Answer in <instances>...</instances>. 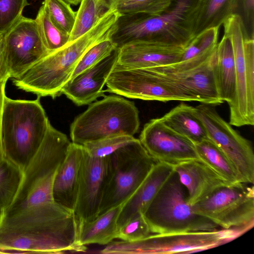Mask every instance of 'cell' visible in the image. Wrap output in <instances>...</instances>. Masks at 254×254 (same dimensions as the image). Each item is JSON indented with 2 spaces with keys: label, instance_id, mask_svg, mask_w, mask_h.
Segmentation results:
<instances>
[{
  "label": "cell",
  "instance_id": "6da1fadb",
  "mask_svg": "<svg viewBox=\"0 0 254 254\" xmlns=\"http://www.w3.org/2000/svg\"><path fill=\"white\" fill-rule=\"evenodd\" d=\"M74 212L55 201L8 214L0 221V253L64 254L85 252L78 242Z\"/></svg>",
  "mask_w": 254,
  "mask_h": 254
},
{
  "label": "cell",
  "instance_id": "7a4b0ae2",
  "mask_svg": "<svg viewBox=\"0 0 254 254\" xmlns=\"http://www.w3.org/2000/svg\"><path fill=\"white\" fill-rule=\"evenodd\" d=\"M120 14L111 8L87 32L40 59L19 76L12 78L18 88L37 97L60 96L64 86L83 54L95 44L110 39Z\"/></svg>",
  "mask_w": 254,
  "mask_h": 254
},
{
  "label": "cell",
  "instance_id": "3957f363",
  "mask_svg": "<svg viewBox=\"0 0 254 254\" xmlns=\"http://www.w3.org/2000/svg\"><path fill=\"white\" fill-rule=\"evenodd\" d=\"M200 0H172L160 14L120 15L110 40L117 48L137 41H148L185 48L194 37Z\"/></svg>",
  "mask_w": 254,
  "mask_h": 254
},
{
  "label": "cell",
  "instance_id": "277c9868",
  "mask_svg": "<svg viewBox=\"0 0 254 254\" xmlns=\"http://www.w3.org/2000/svg\"><path fill=\"white\" fill-rule=\"evenodd\" d=\"M50 122L40 102L4 97L1 115V137L5 158L22 171L35 154Z\"/></svg>",
  "mask_w": 254,
  "mask_h": 254
},
{
  "label": "cell",
  "instance_id": "5b68a950",
  "mask_svg": "<svg viewBox=\"0 0 254 254\" xmlns=\"http://www.w3.org/2000/svg\"><path fill=\"white\" fill-rule=\"evenodd\" d=\"M71 142L66 134L50 123L42 143L22 171L17 192L9 205L3 209L4 214L55 201L54 178Z\"/></svg>",
  "mask_w": 254,
  "mask_h": 254
},
{
  "label": "cell",
  "instance_id": "8992f818",
  "mask_svg": "<svg viewBox=\"0 0 254 254\" xmlns=\"http://www.w3.org/2000/svg\"><path fill=\"white\" fill-rule=\"evenodd\" d=\"M140 125L134 103L117 95H106L89 104L70 127L71 142L83 145L119 135L134 136Z\"/></svg>",
  "mask_w": 254,
  "mask_h": 254
},
{
  "label": "cell",
  "instance_id": "52a82bcc",
  "mask_svg": "<svg viewBox=\"0 0 254 254\" xmlns=\"http://www.w3.org/2000/svg\"><path fill=\"white\" fill-rule=\"evenodd\" d=\"M187 191L175 173L163 186L143 213L153 234L214 231L221 229L194 213Z\"/></svg>",
  "mask_w": 254,
  "mask_h": 254
},
{
  "label": "cell",
  "instance_id": "ba28073f",
  "mask_svg": "<svg viewBox=\"0 0 254 254\" xmlns=\"http://www.w3.org/2000/svg\"><path fill=\"white\" fill-rule=\"evenodd\" d=\"M108 157V171L99 215L126 202L156 163L137 138Z\"/></svg>",
  "mask_w": 254,
  "mask_h": 254
},
{
  "label": "cell",
  "instance_id": "9c48e42d",
  "mask_svg": "<svg viewBox=\"0 0 254 254\" xmlns=\"http://www.w3.org/2000/svg\"><path fill=\"white\" fill-rule=\"evenodd\" d=\"M243 232L219 229L214 231L150 234L133 241H112L99 252L102 254H165L191 253L228 243Z\"/></svg>",
  "mask_w": 254,
  "mask_h": 254
},
{
  "label": "cell",
  "instance_id": "30bf717a",
  "mask_svg": "<svg viewBox=\"0 0 254 254\" xmlns=\"http://www.w3.org/2000/svg\"><path fill=\"white\" fill-rule=\"evenodd\" d=\"M230 39L235 61L236 94L229 107V123L240 127L254 124V39L249 37L240 17L230 15L223 23Z\"/></svg>",
  "mask_w": 254,
  "mask_h": 254
},
{
  "label": "cell",
  "instance_id": "8fae6325",
  "mask_svg": "<svg viewBox=\"0 0 254 254\" xmlns=\"http://www.w3.org/2000/svg\"><path fill=\"white\" fill-rule=\"evenodd\" d=\"M238 183L222 187L191 206L193 211L221 229L245 233L254 225L253 185Z\"/></svg>",
  "mask_w": 254,
  "mask_h": 254
},
{
  "label": "cell",
  "instance_id": "7c38bea8",
  "mask_svg": "<svg viewBox=\"0 0 254 254\" xmlns=\"http://www.w3.org/2000/svg\"><path fill=\"white\" fill-rule=\"evenodd\" d=\"M106 85L105 92L128 98L200 102L176 82L148 68H125L116 64Z\"/></svg>",
  "mask_w": 254,
  "mask_h": 254
},
{
  "label": "cell",
  "instance_id": "4fadbf2b",
  "mask_svg": "<svg viewBox=\"0 0 254 254\" xmlns=\"http://www.w3.org/2000/svg\"><path fill=\"white\" fill-rule=\"evenodd\" d=\"M208 138L226 155L243 183L254 184V153L251 141L235 130L218 113L215 106L201 103L195 107Z\"/></svg>",
  "mask_w": 254,
  "mask_h": 254
},
{
  "label": "cell",
  "instance_id": "5bb4252c",
  "mask_svg": "<svg viewBox=\"0 0 254 254\" xmlns=\"http://www.w3.org/2000/svg\"><path fill=\"white\" fill-rule=\"evenodd\" d=\"M4 54L10 78H15L49 53L35 19L21 16L4 34Z\"/></svg>",
  "mask_w": 254,
  "mask_h": 254
},
{
  "label": "cell",
  "instance_id": "9a60e30c",
  "mask_svg": "<svg viewBox=\"0 0 254 254\" xmlns=\"http://www.w3.org/2000/svg\"><path fill=\"white\" fill-rule=\"evenodd\" d=\"M156 162L173 166L199 160L193 142L166 126L160 118L145 124L138 139Z\"/></svg>",
  "mask_w": 254,
  "mask_h": 254
},
{
  "label": "cell",
  "instance_id": "2e32d148",
  "mask_svg": "<svg viewBox=\"0 0 254 254\" xmlns=\"http://www.w3.org/2000/svg\"><path fill=\"white\" fill-rule=\"evenodd\" d=\"M108 167V156L93 157L84 150L74 210L78 222L90 221L99 215Z\"/></svg>",
  "mask_w": 254,
  "mask_h": 254
},
{
  "label": "cell",
  "instance_id": "e0dca14e",
  "mask_svg": "<svg viewBox=\"0 0 254 254\" xmlns=\"http://www.w3.org/2000/svg\"><path fill=\"white\" fill-rule=\"evenodd\" d=\"M118 53L117 48L96 64L71 78L63 87L62 94L78 106L89 105L98 98L105 97L103 89L117 63Z\"/></svg>",
  "mask_w": 254,
  "mask_h": 254
},
{
  "label": "cell",
  "instance_id": "ac0fdd59",
  "mask_svg": "<svg viewBox=\"0 0 254 254\" xmlns=\"http://www.w3.org/2000/svg\"><path fill=\"white\" fill-rule=\"evenodd\" d=\"M183 47L148 41H137L118 48L116 65L125 68H146L178 62Z\"/></svg>",
  "mask_w": 254,
  "mask_h": 254
},
{
  "label": "cell",
  "instance_id": "d6986e66",
  "mask_svg": "<svg viewBox=\"0 0 254 254\" xmlns=\"http://www.w3.org/2000/svg\"><path fill=\"white\" fill-rule=\"evenodd\" d=\"M215 53L216 50L203 64L186 71H167L147 68L176 82L197 97L200 103L215 106L223 103L219 96L214 74Z\"/></svg>",
  "mask_w": 254,
  "mask_h": 254
},
{
  "label": "cell",
  "instance_id": "ffe728a7",
  "mask_svg": "<svg viewBox=\"0 0 254 254\" xmlns=\"http://www.w3.org/2000/svg\"><path fill=\"white\" fill-rule=\"evenodd\" d=\"M174 170L187 191V201L192 206L205 199L218 189L231 183L199 160L177 164Z\"/></svg>",
  "mask_w": 254,
  "mask_h": 254
},
{
  "label": "cell",
  "instance_id": "44dd1931",
  "mask_svg": "<svg viewBox=\"0 0 254 254\" xmlns=\"http://www.w3.org/2000/svg\"><path fill=\"white\" fill-rule=\"evenodd\" d=\"M84 152L82 145L71 142L67 154L56 173L53 185L54 201L73 211Z\"/></svg>",
  "mask_w": 254,
  "mask_h": 254
},
{
  "label": "cell",
  "instance_id": "7402d4cb",
  "mask_svg": "<svg viewBox=\"0 0 254 254\" xmlns=\"http://www.w3.org/2000/svg\"><path fill=\"white\" fill-rule=\"evenodd\" d=\"M175 173L173 165L156 162L144 180L124 203L118 219V228L138 213H143L157 193Z\"/></svg>",
  "mask_w": 254,
  "mask_h": 254
},
{
  "label": "cell",
  "instance_id": "603a6c76",
  "mask_svg": "<svg viewBox=\"0 0 254 254\" xmlns=\"http://www.w3.org/2000/svg\"><path fill=\"white\" fill-rule=\"evenodd\" d=\"M219 28L205 30L195 36L184 48L178 62L176 64L153 67L167 71H183L196 67L208 60L215 52L218 44Z\"/></svg>",
  "mask_w": 254,
  "mask_h": 254
},
{
  "label": "cell",
  "instance_id": "cb8c5ba5",
  "mask_svg": "<svg viewBox=\"0 0 254 254\" xmlns=\"http://www.w3.org/2000/svg\"><path fill=\"white\" fill-rule=\"evenodd\" d=\"M214 70L219 96L230 107L236 94L235 61L231 41L224 34L217 46Z\"/></svg>",
  "mask_w": 254,
  "mask_h": 254
},
{
  "label": "cell",
  "instance_id": "d4e9b609",
  "mask_svg": "<svg viewBox=\"0 0 254 254\" xmlns=\"http://www.w3.org/2000/svg\"><path fill=\"white\" fill-rule=\"evenodd\" d=\"M125 203L98 215L90 221L78 222L79 244L85 246L89 244L107 245L116 239L118 219Z\"/></svg>",
  "mask_w": 254,
  "mask_h": 254
},
{
  "label": "cell",
  "instance_id": "484cf974",
  "mask_svg": "<svg viewBox=\"0 0 254 254\" xmlns=\"http://www.w3.org/2000/svg\"><path fill=\"white\" fill-rule=\"evenodd\" d=\"M163 123L194 144L208 138L205 127L198 117L195 107L181 103L162 117Z\"/></svg>",
  "mask_w": 254,
  "mask_h": 254
},
{
  "label": "cell",
  "instance_id": "4316f807",
  "mask_svg": "<svg viewBox=\"0 0 254 254\" xmlns=\"http://www.w3.org/2000/svg\"><path fill=\"white\" fill-rule=\"evenodd\" d=\"M194 145L200 161L223 179L231 184L243 183L234 166L211 140L208 138Z\"/></svg>",
  "mask_w": 254,
  "mask_h": 254
},
{
  "label": "cell",
  "instance_id": "83f0119b",
  "mask_svg": "<svg viewBox=\"0 0 254 254\" xmlns=\"http://www.w3.org/2000/svg\"><path fill=\"white\" fill-rule=\"evenodd\" d=\"M237 0H200L195 21L194 36L209 28H219L230 15L235 13Z\"/></svg>",
  "mask_w": 254,
  "mask_h": 254
},
{
  "label": "cell",
  "instance_id": "f1b7e54d",
  "mask_svg": "<svg viewBox=\"0 0 254 254\" xmlns=\"http://www.w3.org/2000/svg\"><path fill=\"white\" fill-rule=\"evenodd\" d=\"M113 0H82L69 42L90 30L111 9Z\"/></svg>",
  "mask_w": 254,
  "mask_h": 254
},
{
  "label": "cell",
  "instance_id": "f546056e",
  "mask_svg": "<svg viewBox=\"0 0 254 254\" xmlns=\"http://www.w3.org/2000/svg\"><path fill=\"white\" fill-rule=\"evenodd\" d=\"M35 20L42 43L49 53L62 48L69 42L70 35L53 23L43 5Z\"/></svg>",
  "mask_w": 254,
  "mask_h": 254
},
{
  "label": "cell",
  "instance_id": "4dcf8cb0",
  "mask_svg": "<svg viewBox=\"0 0 254 254\" xmlns=\"http://www.w3.org/2000/svg\"><path fill=\"white\" fill-rule=\"evenodd\" d=\"M22 170L6 158L0 162V206L7 207L18 190Z\"/></svg>",
  "mask_w": 254,
  "mask_h": 254
},
{
  "label": "cell",
  "instance_id": "1f68e13d",
  "mask_svg": "<svg viewBox=\"0 0 254 254\" xmlns=\"http://www.w3.org/2000/svg\"><path fill=\"white\" fill-rule=\"evenodd\" d=\"M172 0H113L111 8L120 15L144 13L152 15L160 14L167 9Z\"/></svg>",
  "mask_w": 254,
  "mask_h": 254
},
{
  "label": "cell",
  "instance_id": "d6a6232c",
  "mask_svg": "<svg viewBox=\"0 0 254 254\" xmlns=\"http://www.w3.org/2000/svg\"><path fill=\"white\" fill-rule=\"evenodd\" d=\"M43 5L53 23L70 35L74 25L76 13L70 4L64 0H44Z\"/></svg>",
  "mask_w": 254,
  "mask_h": 254
},
{
  "label": "cell",
  "instance_id": "836d02e7",
  "mask_svg": "<svg viewBox=\"0 0 254 254\" xmlns=\"http://www.w3.org/2000/svg\"><path fill=\"white\" fill-rule=\"evenodd\" d=\"M135 138L133 136L119 135L86 143L82 145L85 151L90 156L101 158L110 155Z\"/></svg>",
  "mask_w": 254,
  "mask_h": 254
},
{
  "label": "cell",
  "instance_id": "e575fe53",
  "mask_svg": "<svg viewBox=\"0 0 254 254\" xmlns=\"http://www.w3.org/2000/svg\"><path fill=\"white\" fill-rule=\"evenodd\" d=\"M116 49V46L110 39L95 44L82 56L73 71L71 78L96 64L110 56Z\"/></svg>",
  "mask_w": 254,
  "mask_h": 254
},
{
  "label": "cell",
  "instance_id": "d590c367",
  "mask_svg": "<svg viewBox=\"0 0 254 254\" xmlns=\"http://www.w3.org/2000/svg\"><path fill=\"white\" fill-rule=\"evenodd\" d=\"M151 233L143 214L138 213L118 228L116 238L133 242L144 238Z\"/></svg>",
  "mask_w": 254,
  "mask_h": 254
},
{
  "label": "cell",
  "instance_id": "8d00e7d4",
  "mask_svg": "<svg viewBox=\"0 0 254 254\" xmlns=\"http://www.w3.org/2000/svg\"><path fill=\"white\" fill-rule=\"evenodd\" d=\"M28 0H0V34H4L22 16Z\"/></svg>",
  "mask_w": 254,
  "mask_h": 254
},
{
  "label": "cell",
  "instance_id": "74e56055",
  "mask_svg": "<svg viewBox=\"0 0 254 254\" xmlns=\"http://www.w3.org/2000/svg\"><path fill=\"white\" fill-rule=\"evenodd\" d=\"M235 14L241 18L248 36L254 39V0H237Z\"/></svg>",
  "mask_w": 254,
  "mask_h": 254
},
{
  "label": "cell",
  "instance_id": "f35d334b",
  "mask_svg": "<svg viewBox=\"0 0 254 254\" xmlns=\"http://www.w3.org/2000/svg\"><path fill=\"white\" fill-rule=\"evenodd\" d=\"M4 34H0V82L10 78L4 54Z\"/></svg>",
  "mask_w": 254,
  "mask_h": 254
},
{
  "label": "cell",
  "instance_id": "ab89813d",
  "mask_svg": "<svg viewBox=\"0 0 254 254\" xmlns=\"http://www.w3.org/2000/svg\"><path fill=\"white\" fill-rule=\"evenodd\" d=\"M7 80L0 82V162L5 158L1 137V115L4 99L5 95V88Z\"/></svg>",
  "mask_w": 254,
  "mask_h": 254
},
{
  "label": "cell",
  "instance_id": "60d3db41",
  "mask_svg": "<svg viewBox=\"0 0 254 254\" xmlns=\"http://www.w3.org/2000/svg\"><path fill=\"white\" fill-rule=\"evenodd\" d=\"M69 4L77 5L81 2L82 0H64Z\"/></svg>",
  "mask_w": 254,
  "mask_h": 254
},
{
  "label": "cell",
  "instance_id": "b9f144b4",
  "mask_svg": "<svg viewBox=\"0 0 254 254\" xmlns=\"http://www.w3.org/2000/svg\"><path fill=\"white\" fill-rule=\"evenodd\" d=\"M3 208L1 206H0V221L3 216Z\"/></svg>",
  "mask_w": 254,
  "mask_h": 254
}]
</instances>
